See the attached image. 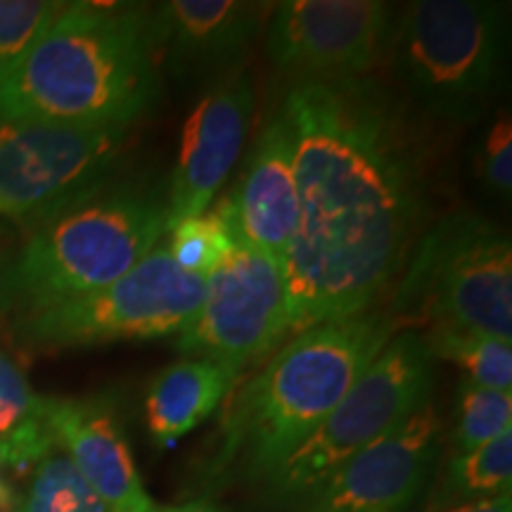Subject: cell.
Here are the masks:
<instances>
[{"mask_svg":"<svg viewBox=\"0 0 512 512\" xmlns=\"http://www.w3.org/2000/svg\"><path fill=\"white\" fill-rule=\"evenodd\" d=\"M299 221L287 252V335L366 313L406 271L425 211L418 145L366 76L294 81L283 105Z\"/></svg>","mask_w":512,"mask_h":512,"instance_id":"obj_1","label":"cell"},{"mask_svg":"<svg viewBox=\"0 0 512 512\" xmlns=\"http://www.w3.org/2000/svg\"><path fill=\"white\" fill-rule=\"evenodd\" d=\"M157 67L147 5L62 3L0 86V119L133 126L155 105Z\"/></svg>","mask_w":512,"mask_h":512,"instance_id":"obj_2","label":"cell"},{"mask_svg":"<svg viewBox=\"0 0 512 512\" xmlns=\"http://www.w3.org/2000/svg\"><path fill=\"white\" fill-rule=\"evenodd\" d=\"M396 330L392 313H361L294 335L228 394L211 475L266 482L328 418Z\"/></svg>","mask_w":512,"mask_h":512,"instance_id":"obj_3","label":"cell"},{"mask_svg":"<svg viewBox=\"0 0 512 512\" xmlns=\"http://www.w3.org/2000/svg\"><path fill=\"white\" fill-rule=\"evenodd\" d=\"M166 197L147 185H105L34 223L0 266V309L17 320L102 290L162 245Z\"/></svg>","mask_w":512,"mask_h":512,"instance_id":"obj_4","label":"cell"},{"mask_svg":"<svg viewBox=\"0 0 512 512\" xmlns=\"http://www.w3.org/2000/svg\"><path fill=\"white\" fill-rule=\"evenodd\" d=\"M508 10L491 0H418L394 17L396 72L427 112L465 121L494 98L508 55Z\"/></svg>","mask_w":512,"mask_h":512,"instance_id":"obj_5","label":"cell"},{"mask_svg":"<svg viewBox=\"0 0 512 512\" xmlns=\"http://www.w3.org/2000/svg\"><path fill=\"white\" fill-rule=\"evenodd\" d=\"M399 320L432 328L512 339L510 235L484 216L460 211L437 223L413 247L396 292Z\"/></svg>","mask_w":512,"mask_h":512,"instance_id":"obj_6","label":"cell"},{"mask_svg":"<svg viewBox=\"0 0 512 512\" xmlns=\"http://www.w3.org/2000/svg\"><path fill=\"white\" fill-rule=\"evenodd\" d=\"M432 366L425 332H396L328 418L266 479L275 501L306 503L339 467L408 418L430 399Z\"/></svg>","mask_w":512,"mask_h":512,"instance_id":"obj_7","label":"cell"},{"mask_svg":"<svg viewBox=\"0 0 512 512\" xmlns=\"http://www.w3.org/2000/svg\"><path fill=\"white\" fill-rule=\"evenodd\" d=\"M207 278L183 271L164 245L102 290L15 320L24 347L55 351L178 337L200 313Z\"/></svg>","mask_w":512,"mask_h":512,"instance_id":"obj_8","label":"cell"},{"mask_svg":"<svg viewBox=\"0 0 512 512\" xmlns=\"http://www.w3.org/2000/svg\"><path fill=\"white\" fill-rule=\"evenodd\" d=\"M128 128L0 119V214L38 223L105 188Z\"/></svg>","mask_w":512,"mask_h":512,"instance_id":"obj_9","label":"cell"},{"mask_svg":"<svg viewBox=\"0 0 512 512\" xmlns=\"http://www.w3.org/2000/svg\"><path fill=\"white\" fill-rule=\"evenodd\" d=\"M287 337L285 268L238 238L207 278L195 320L176 339L183 358H207L240 375Z\"/></svg>","mask_w":512,"mask_h":512,"instance_id":"obj_10","label":"cell"},{"mask_svg":"<svg viewBox=\"0 0 512 512\" xmlns=\"http://www.w3.org/2000/svg\"><path fill=\"white\" fill-rule=\"evenodd\" d=\"M394 10L380 0H285L273 5L266 48L302 79H358L389 50Z\"/></svg>","mask_w":512,"mask_h":512,"instance_id":"obj_11","label":"cell"},{"mask_svg":"<svg viewBox=\"0 0 512 512\" xmlns=\"http://www.w3.org/2000/svg\"><path fill=\"white\" fill-rule=\"evenodd\" d=\"M441 415L427 399L339 467L306 501V512H408L439 453Z\"/></svg>","mask_w":512,"mask_h":512,"instance_id":"obj_12","label":"cell"},{"mask_svg":"<svg viewBox=\"0 0 512 512\" xmlns=\"http://www.w3.org/2000/svg\"><path fill=\"white\" fill-rule=\"evenodd\" d=\"M252 83L230 74L202 95L183 126L181 150L166 192L169 230L202 214L228 181L252 117Z\"/></svg>","mask_w":512,"mask_h":512,"instance_id":"obj_13","label":"cell"},{"mask_svg":"<svg viewBox=\"0 0 512 512\" xmlns=\"http://www.w3.org/2000/svg\"><path fill=\"white\" fill-rule=\"evenodd\" d=\"M273 3L254 0H171L150 10L157 62L178 81L207 79L238 62Z\"/></svg>","mask_w":512,"mask_h":512,"instance_id":"obj_14","label":"cell"},{"mask_svg":"<svg viewBox=\"0 0 512 512\" xmlns=\"http://www.w3.org/2000/svg\"><path fill=\"white\" fill-rule=\"evenodd\" d=\"M228 200L238 238L285 268L297 233L299 192L292 131L283 112L268 121Z\"/></svg>","mask_w":512,"mask_h":512,"instance_id":"obj_15","label":"cell"},{"mask_svg":"<svg viewBox=\"0 0 512 512\" xmlns=\"http://www.w3.org/2000/svg\"><path fill=\"white\" fill-rule=\"evenodd\" d=\"M48 427L81 477L112 512H159L138 475L131 446L105 401L50 399Z\"/></svg>","mask_w":512,"mask_h":512,"instance_id":"obj_16","label":"cell"},{"mask_svg":"<svg viewBox=\"0 0 512 512\" xmlns=\"http://www.w3.org/2000/svg\"><path fill=\"white\" fill-rule=\"evenodd\" d=\"M238 373L207 358H181L171 363L150 384L145 399L147 430L159 448L202 425L235 389Z\"/></svg>","mask_w":512,"mask_h":512,"instance_id":"obj_17","label":"cell"},{"mask_svg":"<svg viewBox=\"0 0 512 512\" xmlns=\"http://www.w3.org/2000/svg\"><path fill=\"white\" fill-rule=\"evenodd\" d=\"M53 448L48 396L36 394L22 368L0 349V465L29 470Z\"/></svg>","mask_w":512,"mask_h":512,"instance_id":"obj_18","label":"cell"},{"mask_svg":"<svg viewBox=\"0 0 512 512\" xmlns=\"http://www.w3.org/2000/svg\"><path fill=\"white\" fill-rule=\"evenodd\" d=\"M166 235H169V240L164 242L166 254L183 271L209 278L238 242L230 200L221 197L219 202H211L202 214L176 223Z\"/></svg>","mask_w":512,"mask_h":512,"instance_id":"obj_19","label":"cell"},{"mask_svg":"<svg viewBox=\"0 0 512 512\" xmlns=\"http://www.w3.org/2000/svg\"><path fill=\"white\" fill-rule=\"evenodd\" d=\"M434 358H446L465 373V380L479 387L510 392L512 387V344L508 339L470 332L432 328L425 332Z\"/></svg>","mask_w":512,"mask_h":512,"instance_id":"obj_20","label":"cell"},{"mask_svg":"<svg viewBox=\"0 0 512 512\" xmlns=\"http://www.w3.org/2000/svg\"><path fill=\"white\" fill-rule=\"evenodd\" d=\"M512 482V430L489 444L453 456L444 479L446 501L470 503L510 494Z\"/></svg>","mask_w":512,"mask_h":512,"instance_id":"obj_21","label":"cell"},{"mask_svg":"<svg viewBox=\"0 0 512 512\" xmlns=\"http://www.w3.org/2000/svg\"><path fill=\"white\" fill-rule=\"evenodd\" d=\"M22 512H112L67 453L53 448L34 465Z\"/></svg>","mask_w":512,"mask_h":512,"instance_id":"obj_22","label":"cell"},{"mask_svg":"<svg viewBox=\"0 0 512 512\" xmlns=\"http://www.w3.org/2000/svg\"><path fill=\"white\" fill-rule=\"evenodd\" d=\"M508 430H512V392L479 387L463 380L458 389L456 425H453L456 456L489 444Z\"/></svg>","mask_w":512,"mask_h":512,"instance_id":"obj_23","label":"cell"},{"mask_svg":"<svg viewBox=\"0 0 512 512\" xmlns=\"http://www.w3.org/2000/svg\"><path fill=\"white\" fill-rule=\"evenodd\" d=\"M60 8L62 3L48 0H0V86L10 79Z\"/></svg>","mask_w":512,"mask_h":512,"instance_id":"obj_24","label":"cell"},{"mask_svg":"<svg viewBox=\"0 0 512 512\" xmlns=\"http://www.w3.org/2000/svg\"><path fill=\"white\" fill-rule=\"evenodd\" d=\"M477 174L496 197L508 200L512 192V124L501 112L484 133L477 152Z\"/></svg>","mask_w":512,"mask_h":512,"instance_id":"obj_25","label":"cell"},{"mask_svg":"<svg viewBox=\"0 0 512 512\" xmlns=\"http://www.w3.org/2000/svg\"><path fill=\"white\" fill-rule=\"evenodd\" d=\"M444 512H512V501L510 494H501L494 498H482V501H470L453 505Z\"/></svg>","mask_w":512,"mask_h":512,"instance_id":"obj_26","label":"cell"},{"mask_svg":"<svg viewBox=\"0 0 512 512\" xmlns=\"http://www.w3.org/2000/svg\"><path fill=\"white\" fill-rule=\"evenodd\" d=\"M159 512H219L214 505L195 501V503H183V505H166V508H159Z\"/></svg>","mask_w":512,"mask_h":512,"instance_id":"obj_27","label":"cell"},{"mask_svg":"<svg viewBox=\"0 0 512 512\" xmlns=\"http://www.w3.org/2000/svg\"><path fill=\"white\" fill-rule=\"evenodd\" d=\"M8 505H10V494H8V489H5V484L0 482V512L8 510Z\"/></svg>","mask_w":512,"mask_h":512,"instance_id":"obj_28","label":"cell"}]
</instances>
